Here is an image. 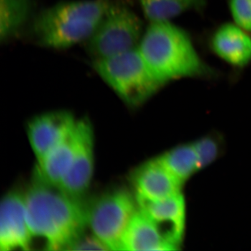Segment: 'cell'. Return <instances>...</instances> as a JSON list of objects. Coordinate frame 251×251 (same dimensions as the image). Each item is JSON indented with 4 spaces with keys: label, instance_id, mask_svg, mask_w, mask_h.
Instances as JSON below:
<instances>
[{
    "label": "cell",
    "instance_id": "6da1fadb",
    "mask_svg": "<svg viewBox=\"0 0 251 251\" xmlns=\"http://www.w3.org/2000/svg\"><path fill=\"white\" fill-rule=\"evenodd\" d=\"M25 192L28 226L49 251H69L88 229V202L34 177Z\"/></svg>",
    "mask_w": 251,
    "mask_h": 251
},
{
    "label": "cell",
    "instance_id": "7a4b0ae2",
    "mask_svg": "<svg viewBox=\"0 0 251 251\" xmlns=\"http://www.w3.org/2000/svg\"><path fill=\"white\" fill-rule=\"evenodd\" d=\"M137 49L149 69L164 85L178 79L214 74L201 59L187 33L170 22L150 23Z\"/></svg>",
    "mask_w": 251,
    "mask_h": 251
},
{
    "label": "cell",
    "instance_id": "3957f363",
    "mask_svg": "<svg viewBox=\"0 0 251 251\" xmlns=\"http://www.w3.org/2000/svg\"><path fill=\"white\" fill-rule=\"evenodd\" d=\"M112 0L62 1L31 19V36L38 45L66 49L86 42L98 27Z\"/></svg>",
    "mask_w": 251,
    "mask_h": 251
},
{
    "label": "cell",
    "instance_id": "277c9868",
    "mask_svg": "<svg viewBox=\"0 0 251 251\" xmlns=\"http://www.w3.org/2000/svg\"><path fill=\"white\" fill-rule=\"evenodd\" d=\"M96 73L130 107H138L164 86L140 55L138 49L93 61Z\"/></svg>",
    "mask_w": 251,
    "mask_h": 251
},
{
    "label": "cell",
    "instance_id": "5b68a950",
    "mask_svg": "<svg viewBox=\"0 0 251 251\" xmlns=\"http://www.w3.org/2000/svg\"><path fill=\"white\" fill-rule=\"evenodd\" d=\"M143 23L128 5L112 0L98 27L85 42L94 60L108 58L136 49L143 35Z\"/></svg>",
    "mask_w": 251,
    "mask_h": 251
},
{
    "label": "cell",
    "instance_id": "8992f818",
    "mask_svg": "<svg viewBox=\"0 0 251 251\" xmlns=\"http://www.w3.org/2000/svg\"><path fill=\"white\" fill-rule=\"evenodd\" d=\"M138 209L134 193L125 188L108 191L88 202V229L109 251H121L122 238Z\"/></svg>",
    "mask_w": 251,
    "mask_h": 251
},
{
    "label": "cell",
    "instance_id": "52a82bcc",
    "mask_svg": "<svg viewBox=\"0 0 251 251\" xmlns=\"http://www.w3.org/2000/svg\"><path fill=\"white\" fill-rule=\"evenodd\" d=\"M77 141L72 165L59 189L75 196L84 198L94 174L95 141L93 126L87 118L77 120Z\"/></svg>",
    "mask_w": 251,
    "mask_h": 251
},
{
    "label": "cell",
    "instance_id": "ba28073f",
    "mask_svg": "<svg viewBox=\"0 0 251 251\" xmlns=\"http://www.w3.org/2000/svg\"><path fill=\"white\" fill-rule=\"evenodd\" d=\"M33 239L26 215L25 192L9 191L0 206V250H29Z\"/></svg>",
    "mask_w": 251,
    "mask_h": 251
},
{
    "label": "cell",
    "instance_id": "9c48e42d",
    "mask_svg": "<svg viewBox=\"0 0 251 251\" xmlns=\"http://www.w3.org/2000/svg\"><path fill=\"white\" fill-rule=\"evenodd\" d=\"M77 120L65 110L44 112L29 120L27 134L36 163L70 133Z\"/></svg>",
    "mask_w": 251,
    "mask_h": 251
},
{
    "label": "cell",
    "instance_id": "30bf717a",
    "mask_svg": "<svg viewBox=\"0 0 251 251\" xmlns=\"http://www.w3.org/2000/svg\"><path fill=\"white\" fill-rule=\"evenodd\" d=\"M130 181L138 201H159L181 193L182 183L173 176L157 158L137 168Z\"/></svg>",
    "mask_w": 251,
    "mask_h": 251
},
{
    "label": "cell",
    "instance_id": "8fae6325",
    "mask_svg": "<svg viewBox=\"0 0 251 251\" xmlns=\"http://www.w3.org/2000/svg\"><path fill=\"white\" fill-rule=\"evenodd\" d=\"M140 210L156 223L167 239L179 247L184 237L186 204L181 193L159 201H138Z\"/></svg>",
    "mask_w": 251,
    "mask_h": 251
},
{
    "label": "cell",
    "instance_id": "7c38bea8",
    "mask_svg": "<svg viewBox=\"0 0 251 251\" xmlns=\"http://www.w3.org/2000/svg\"><path fill=\"white\" fill-rule=\"evenodd\" d=\"M156 223L140 210L133 216L122 241L121 251L177 250Z\"/></svg>",
    "mask_w": 251,
    "mask_h": 251
},
{
    "label": "cell",
    "instance_id": "4fadbf2b",
    "mask_svg": "<svg viewBox=\"0 0 251 251\" xmlns=\"http://www.w3.org/2000/svg\"><path fill=\"white\" fill-rule=\"evenodd\" d=\"M213 52L224 62L235 67H244L251 62V37L237 25L225 23L213 34Z\"/></svg>",
    "mask_w": 251,
    "mask_h": 251
},
{
    "label": "cell",
    "instance_id": "5bb4252c",
    "mask_svg": "<svg viewBox=\"0 0 251 251\" xmlns=\"http://www.w3.org/2000/svg\"><path fill=\"white\" fill-rule=\"evenodd\" d=\"M77 141L76 122L70 133L41 161L36 163L34 178L59 188L72 165Z\"/></svg>",
    "mask_w": 251,
    "mask_h": 251
},
{
    "label": "cell",
    "instance_id": "9a60e30c",
    "mask_svg": "<svg viewBox=\"0 0 251 251\" xmlns=\"http://www.w3.org/2000/svg\"><path fill=\"white\" fill-rule=\"evenodd\" d=\"M31 0H0V40L16 37L30 21Z\"/></svg>",
    "mask_w": 251,
    "mask_h": 251
},
{
    "label": "cell",
    "instance_id": "2e32d148",
    "mask_svg": "<svg viewBox=\"0 0 251 251\" xmlns=\"http://www.w3.org/2000/svg\"><path fill=\"white\" fill-rule=\"evenodd\" d=\"M145 18L150 22H170L191 11H201L207 0H138Z\"/></svg>",
    "mask_w": 251,
    "mask_h": 251
},
{
    "label": "cell",
    "instance_id": "e0dca14e",
    "mask_svg": "<svg viewBox=\"0 0 251 251\" xmlns=\"http://www.w3.org/2000/svg\"><path fill=\"white\" fill-rule=\"evenodd\" d=\"M156 158L182 184L200 171L197 153L193 144L175 147Z\"/></svg>",
    "mask_w": 251,
    "mask_h": 251
},
{
    "label": "cell",
    "instance_id": "ac0fdd59",
    "mask_svg": "<svg viewBox=\"0 0 251 251\" xmlns=\"http://www.w3.org/2000/svg\"><path fill=\"white\" fill-rule=\"evenodd\" d=\"M193 144L197 153L200 170L215 161L222 151V143L218 135H206Z\"/></svg>",
    "mask_w": 251,
    "mask_h": 251
},
{
    "label": "cell",
    "instance_id": "d6986e66",
    "mask_svg": "<svg viewBox=\"0 0 251 251\" xmlns=\"http://www.w3.org/2000/svg\"><path fill=\"white\" fill-rule=\"evenodd\" d=\"M229 8L235 24L251 33V0H229Z\"/></svg>",
    "mask_w": 251,
    "mask_h": 251
},
{
    "label": "cell",
    "instance_id": "ffe728a7",
    "mask_svg": "<svg viewBox=\"0 0 251 251\" xmlns=\"http://www.w3.org/2000/svg\"><path fill=\"white\" fill-rule=\"evenodd\" d=\"M69 251H109L100 239L91 232H84L72 244Z\"/></svg>",
    "mask_w": 251,
    "mask_h": 251
}]
</instances>
